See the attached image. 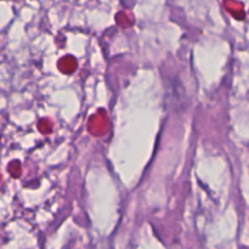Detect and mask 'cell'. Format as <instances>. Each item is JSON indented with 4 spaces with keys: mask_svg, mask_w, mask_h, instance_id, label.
<instances>
[]
</instances>
